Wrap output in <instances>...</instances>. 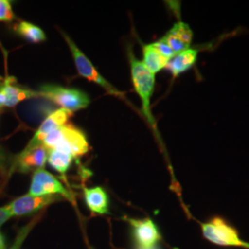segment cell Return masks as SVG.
I'll use <instances>...</instances> for the list:
<instances>
[{
    "instance_id": "obj_1",
    "label": "cell",
    "mask_w": 249,
    "mask_h": 249,
    "mask_svg": "<svg viewBox=\"0 0 249 249\" xmlns=\"http://www.w3.org/2000/svg\"><path fill=\"white\" fill-rule=\"evenodd\" d=\"M48 150H59L71 154L73 158L80 157L89 151V142L82 130L73 124H66L49 134L43 142Z\"/></svg>"
},
{
    "instance_id": "obj_2",
    "label": "cell",
    "mask_w": 249,
    "mask_h": 249,
    "mask_svg": "<svg viewBox=\"0 0 249 249\" xmlns=\"http://www.w3.org/2000/svg\"><path fill=\"white\" fill-rule=\"evenodd\" d=\"M128 58L134 89L141 99L143 115L149 124L156 129V123L151 110V100L155 87V75L151 73L141 60L135 57L131 49H128Z\"/></svg>"
},
{
    "instance_id": "obj_3",
    "label": "cell",
    "mask_w": 249,
    "mask_h": 249,
    "mask_svg": "<svg viewBox=\"0 0 249 249\" xmlns=\"http://www.w3.org/2000/svg\"><path fill=\"white\" fill-rule=\"evenodd\" d=\"M201 231L205 239L214 245L249 249V243L243 240L239 231L223 217L216 216L210 221L201 223Z\"/></svg>"
},
{
    "instance_id": "obj_4",
    "label": "cell",
    "mask_w": 249,
    "mask_h": 249,
    "mask_svg": "<svg viewBox=\"0 0 249 249\" xmlns=\"http://www.w3.org/2000/svg\"><path fill=\"white\" fill-rule=\"evenodd\" d=\"M36 92L38 97L53 102L60 108L71 113L86 108L90 103L88 94L84 91L53 84L42 85Z\"/></svg>"
},
{
    "instance_id": "obj_5",
    "label": "cell",
    "mask_w": 249,
    "mask_h": 249,
    "mask_svg": "<svg viewBox=\"0 0 249 249\" xmlns=\"http://www.w3.org/2000/svg\"><path fill=\"white\" fill-rule=\"evenodd\" d=\"M62 36H64L67 44L71 51L77 71L80 76L86 80L96 83L100 87L106 89L109 94H112L117 97H123V93L116 89V87H114L111 83H109L99 73L98 71L95 69V67L92 65V63L89 61V58L80 51L77 45H75L71 38H70L65 33H63Z\"/></svg>"
},
{
    "instance_id": "obj_6",
    "label": "cell",
    "mask_w": 249,
    "mask_h": 249,
    "mask_svg": "<svg viewBox=\"0 0 249 249\" xmlns=\"http://www.w3.org/2000/svg\"><path fill=\"white\" fill-rule=\"evenodd\" d=\"M32 196H58L74 202V196L62 182L51 173L42 168L34 172L29 193Z\"/></svg>"
},
{
    "instance_id": "obj_7",
    "label": "cell",
    "mask_w": 249,
    "mask_h": 249,
    "mask_svg": "<svg viewBox=\"0 0 249 249\" xmlns=\"http://www.w3.org/2000/svg\"><path fill=\"white\" fill-rule=\"evenodd\" d=\"M130 224L134 241L138 249H151L161 240V234L157 224L150 218H126Z\"/></svg>"
},
{
    "instance_id": "obj_8",
    "label": "cell",
    "mask_w": 249,
    "mask_h": 249,
    "mask_svg": "<svg viewBox=\"0 0 249 249\" xmlns=\"http://www.w3.org/2000/svg\"><path fill=\"white\" fill-rule=\"evenodd\" d=\"M64 199L58 196H32L30 194L19 196L7 205L12 217L36 213L54 202Z\"/></svg>"
},
{
    "instance_id": "obj_9",
    "label": "cell",
    "mask_w": 249,
    "mask_h": 249,
    "mask_svg": "<svg viewBox=\"0 0 249 249\" xmlns=\"http://www.w3.org/2000/svg\"><path fill=\"white\" fill-rule=\"evenodd\" d=\"M37 97L36 90L18 85L13 77H7L0 83V108L16 107L25 100Z\"/></svg>"
},
{
    "instance_id": "obj_10",
    "label": "cell",
    "mask_w": 249,
    "mask_h": 249,
    "mask_svg": "<svg viewBox=\"0 0 249 249\" xmlns=\"http://www.w3.org/2000/svg\"><path fill=\"white\" fill-rule=\"evenodd\" d=\"M71 112L59 108L52 112L49 116L44 120V122L39 126L36 134L32 138V140L27 144L23 151H31L37 147L41 146L45 138L53 132V130L57 129L61 125L67 124L70 117L71 116Z\"/></svg>"
},
{
    "instance_id": "obj_11",
    "label": "cell",
    "mask_w": 249,
    "mask_h": 249,
    "mask_svg": "<svg viewBox=\"0 0 249 249\" xmlns=\"http://www.w3.org/2000/svg\"><path fill=\"white\" fill-rule=\"evenodd\" d=\"M48 149L44 145H41L34 150L21 151L14 160L12 170L21 174L30 172H36V170L42 169L47 162Z\"/></svg>"
},
{
    "instance_id": "obj_12",
    "label": "cell",
    "mask_w": 249,
    "mask_h": 249,
    "mask_svg": "<svg viewBox=\"0 0 249 249\" xmlns=\"http://www.w3.org/2000/svg\"><path fill=\"white\" fill-rule=\"evenodd\" d=\"M193 36L194 34L190 26L186 22L179 20L161 37V40L177 54L190 48Z\"/></svg>"
},
{
    "instance_id": "obj_13",
    "label": "cell",
    "mask_w": 249,
    "mask_h": 249,
    "mask_svg": "<svg viewBox=\"0 0 249 249\" xmlns=\"http://www.w3.org/2000/svg\"><path fill=\"white\" fill-rule=\"evenodd\" d=\"M83 196L85 203L92 213H109V196L103 187H84Z\"/></svg>"
},
{
    "instance_id": "obj_14",
    "label": "cell",
    "mask_w": 249,
    "mask_h": 249,
    "mask_svg": "<svg viewBox=\"0 0 249 249\" xmlns=\"http://www.w3.org/2000/svg\"><path fill=\"white\" fill-rule=\"evenodd\" d=\"M197 54L198 50L190 47L173 56L167 64L166 69L173 74L174 77H178L189 71L196 64Z\"/></svg>"
},
{
    "instance_id": "obj_15",
    "label": "cell",
    "mask_w": 249,
    "mask_h": 249,
    "mask_svg": "<svg viewBox=\"0 0 249 249\" xmlns=\"http://www.w3.org/2000/svg\"><path fill=\"white\" fill-rule=\"evenodd\" d=\"M142 53V62L154 75L162 71L163 69H166L169 59H167L160 53L153 43L143 45Z\"/></svg>"
},
{
    "instance_id": "obj_16",
    "label": "cell",
    "mask_w": 249,
    "mask_h": 249,
    "mask_svg": "<svg viewBox=\"0 0 249 249\" xmlns=\"http://www.w3.org/2000/svg\"><path fill=\"white\" fill-rule=\"evenodd\" d=\"M15 33L30 43H42L46 40L45 32L36 24L28 21H20L14 26Z\"/></svg>"
},
{
    "instance_id": "obj_17",
    "label": "cell",
    "mask_w": 249,
    "mask_h": 249,
    "mask_svg": "<svg viewBox=\"0 0 249 249\" xmlns=\"http://www.w3.org/2000/svg\"><path fill=\"white\" fill-rule=\"evenodd\" d=\"M73 157L71 154L59 151V150H48V156H47V162L48 164L58 172L59 174H66L70 167L71 166Z\"/></svg>"
},
{
    "instance_id": "obj_18",
    "label": "cell",
    "mask_w": 249,
    "mask_h": 249,
    "mask_svg": "<svg viewBox=\"0 0 249 249\" xmlns=\"http://www.w3.org/2000/svg\"><path fill=\"white\" fill-rule=\"evenodd\" d=\"M15 19L11 2L9 0H0V22H11Z\"/></svg>"
},
{
    "instance_id": "obj_19",
    "label": "cell",
    "mask_w": 249,
    "mask_h": 249,
    "mask_svg": "<svg viewBox=\"0 0 249 249\" xmlns=\"http://www.w3.org/2000/svg\"><path fill=\"white\" fill-rule=\"evenodd\" d=\"M10 218H12V215L9 212L8 206L0 207V228L4 223H7Z\"/></svg>"
},
{
    "instance_id": "obj_20",
    "label": "cell",
    "mask_w": 249,
    "mask_h": 249,
    "mask_svg": "<svg viewBox=\"0 0 249 249\" xmlns=\"http://www.w3.org/2000/svg\"><path fill=\"white\" fill-rule=\"evenodd\" d=\"M0 249H6V240L4 234L0 231Z\"/></svg>"
},
{
    "instance_id": "obj_21",
    "label": "cell",
    "mask_w": 249,
    "mask_h": 249,
    "mask_svg": "<svg viewBox=\"0 0 249 249\" xmlns=\"http://www.w3.org/2000/svg\"><path fill=\"white\" fill-rule=\"evenodd\" d=\"M2 165H3V164H2V159H1V157H0V172L3 169V166H2Z\"/></svg>"
},
{
    "instance_id": "obj_22",
    "label": "cell",
    "mask_w": 249,
    "mask_h": 249,
    "mask_svg": "<svg viewBox=\"0 0 249 249\" xmlns=\"http://www.w3.org/2000/svg\"><path fill=\"white\" fill-rule=\"evenodd\" d=\"M159 249V248H157V246H156V247H153V248H151V249Z\"/></svg>"
}]
</instances>
